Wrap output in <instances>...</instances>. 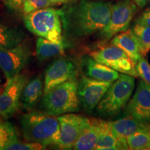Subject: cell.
<instances>
[{"mask_svg": "<svg viewBox=\"0 0 150 150\" xmlns=\"http://www.w3.org/2000/svg\"><path fill=\"white\" fill-rule=\"evenodd\" d=\"M112 81H103L82 76L78 82V95L81 104L91 113L97 107Z\"/></svg>", "mask_w": 150, "mask_h": 150, "instance_id": "8fae6325", "label": "cell"}, {"mask_svg": "<svg viewBox=\"0 0 150 150\" xmlns=\"http://www.w3.org/2000/svg\"><path fill=\"white\" fill-rule=\"evenodd\" d=\"M7 7L15 11H22L23 0H2Z\"/></svg>", "mask_w": 150, "mask_h": 150, "instance_id": "83f0119b", "label": "cell"}, {"mask_svg": "<svg viewBox=\"0 0 150 150\" xmlns=\"http://www.w3.org/2000/svg\"><path fill=\"white\" fill-rule=\"evenodd\" d=\"M131 31L138 40L142 55L146 56L150 51V27L136 23Z\"/></svg>", "mask_w": 150, "mask_h": 150, "instance_id": "603a6c76", "label": "cell"}, {"mask_svg": "<svg viewBox=\"0 0 150 150\" xmlns=\"http://www.w3.org/2000/svg\"><path fill=\"white\" fill-rule=\"evenodd\" d=\"M21 127L27 142L40 143L45 147L58 145L60 125L56 116L43 110H30L21 118Z\"/></svg>", "mask_w": 150, "mask_h": 150, "instance_id": "7a4b0ae2", "label": "cell"}, {"mask_svg": "<svg viewBox=\"0 0 150 150\" xmlns=\"http://www.w3.org/2000/svg\"><path fill=\"white\" fill-rule=\"evenodd\" d=\"M50 0H23L22 11L24 15L47 7L52 6Z\"/></svg>", "mask_w": 150, "mask_h": 150, "instance_id": "d4e9b609", "label": "cell"}, {"mask_svg": "<svg viewBox=\"0 0 150 150\" xmlns=\"http://www.w3.org/2000/svg\"><path fill=\"white\" fill-rule=\"evenodd\" d=\"M81 65L86 76L94 79L113 82L120 76L117 71L99 63L90 56L82 58Z\"/></svg>", "mask_w": 150, "mask_h": 150, "instance_id": "5bb4252c", "label": "cell"}, {"mask_svg": "<svg viewBox=\"0 0 150 150\" xmlns=\"http://www.w3.org/2000/svg\"><path fill=\"white\" fill-rule=\"evenodd\" d=\"M110 44L122 49L132 60L135 65L142 56L138 40L131 29L114 35L110 40Z\"/></svg>", "mask_w": 150, "mask_h": 150, "instance_id": "e0dca14e", "label": "cell"}, {"mask_svg": "<svg viewBox=\"0 0 150 150\" xmlns=\"http://www.w3.org/2000/svg\"><path fill=\"white\" fill-rule=\"evenodd\" d=\"M90 56L96 61L107 65L118 72L134 77L138 76L135 63L122 49L117 46L111 45L103 47L92 52Z\"/></svg>", "mask_w": 150, "mask_h": 150, "instance_id": "ba28073f", "label": "cell"}, {"mask_svg": "<svg viewBox=\"0 0 150 150\" xmlns=\"http://www.w3.org/2000/svg\"><path fill=\"white\" fill-rule=\"evenodd\" d=\"M51 1L52 6L55 5H60L62 4H66L70 2L72 0H50Z\"/></svg>", "mask_w": 150, "mask_h": 150, "instance_id": "4dcf8cb0", "label": "cell"}, {"mask_svg": "<svg viewBox=\"0 0 150 150\" xmlns=\"http://www.w3.org/2000/svg\"><path fill=\"white\" fill-rule=\"evenodd\" d=\"M24 23L30 32L52 42L63 41L60 11L51 6L24 15Z\"/></svg>", "mask_w": 150, "mask_h": 150, "instance_id": "5b68a950", "label": "cell"}, {"mask_svg": "<svg viewBox=\"0 0 150 150\" xmlns=\"http://www.w3.org/2000/svg\"><path fill=\"white\" fill-rule=\"evenodd\" d=\"M95 149H129V147L115 136L110 128L109 122L101 120L100 129Z\"/></svg>", "mask_w": 150, "mask_h": 150, "instance_id": "ac0fdd59", "label": "cell"}, {"mask_svg": "<svg viewBox=\"0 0 150 150\" xmlns=\"http://www.w3.org/2000/svg\"><path fill=\"white\" fill-rule=\"evenodd\" d=\"M135 65L138 76L150 85V64L145 56H142Z\"/></svg>", "mask_w": 150, "mask_h": 150, "instance_id": "484cf974", "label": "cell"}, {"mask_svg": "<svg viewBox=\"0 0 150 150\" xmlns=\"http://www.w3.org/2000/svg\"><path fill=\"white\" fill-rule=\"evenodd\" d=\"M29 79L28 72H20L7 79L4 88L0 93V117L7 119L16 113L20 105L22 91Z\"/></svg>", "mask_w": 150, "mask_h": 150, "instance_id": "52a82bcc", "label": "cell"}, {"mask_svg": "<svg viewBox=\"0 0 150 150\" xmlns=\"http://www.w3.org/2000/svg\"><path fill=\"white\" fill-rule=\"evenodd\" d=\"M26 34L16 27H9L0 22V48H11L23 42Z\"/></svg>", "mask_w": 150, "mask_h": 150, "instance_id": "44dd1931", "label": "cell"}, {"mask_svg": "<svg viewBox=\"0 0 150 150\" xmlns=\"http://www.w3.org/2000/svg\"><path fill=\"white\" fill-rule=\"evenodd\" d=\"M134 76L125 74H120L97 105V114L102 117L117 115L127 106L134 92Z\"/></svg>", "mask_w": 150, "mask_h": 150, "instance_id": "277c9868", "label": "cell"}, {"mask_svg": "<svg viewBox=\"0 0 150 150\" xmlns=\"http://www.w3.org/2000/svg\"><path fill=\"white\" fill-rule=\"evenodd\" d=\"M57 118L60 125V138L57 146L65 149L74 147L82 133L89 127L91 120L72 112L59 115Z\"/></svg>", "mask_w": 150, "mask_h": 150, "instance_id": "9c48e42d", "label": "cell"}, {"mask_svg": "<svg viewBox=\"0 0 150 150\" xmlns=\"http://www.w3.org/2000/svg\"><path fill=\"white\" fill-rule=\"evenodd\" d=\"M31 51L25 42L11 48H0V68L6 79L13 77L27 66Z\"/></svg>", "mask_w": 150, "mask_h": 150, "instance_id": "30bf717a", "label": "cell"}, {"mask_svg": "<svg viewBox=\"0 0 150 150\" xmlns=\"http://www.w3.org/2000/svg\"><path fill=\"white\" fill-rule=\"evenodd\" d=\"M110 128L115 136L123 144L127 145V138L137 131L150 129L147 123L140 122L132 117L121 118L109 122Z\"/></svg>", "mask_w": 150, "mask_h": 150, "instance_id": "9a60e30c", "label": "cell"}, {"mask_svg": "<svg viewBox=\"0 0 150 150\" xmlns=\"http://www.w3.org/2000/svg\"><path fill=\"white\" fill-rule=\"evenodd\" d=\"M0 82H1V79H0Z\"/></svg>", "mask_w": 150, "mask_h": 150, "instance_id": "1f68e13d", "label": "cell"}, {"mask_svg": "<svg viewBox=\"0 0 150 150\" xmlns=\"http://www.w3.org/2000/svg\"><path fill=\"white\" fill-rule=\"evenodd\" d=\"M44 94V85L40 76L31 79L24 86L20 97V104L26 110H32L35 108Z\"/></svg>", "mask_w": 150, "mask_h": 150, "instance_id": "2e32d148", "label": "cell"}, {"mask_svg": "<svg viewBox=\"0 0 150 150\" xmlns=\"http://www.w3.org/2000/svg\"><path fill=\"white\" fill-rule=\"evenodd\" d=\"M65 47V44L64 41L55 42L39 37L36 40L35 54L38 60L45 61L63 54Z\"/></svg>", "mask_w": 150, "mask_h": 150, "instance_id": "ffe728a7", "label": "cell"}, {"mask_svg": "<svg viewBox=\"0 0 150 150\" xmlns=\"http://www.w3.org/2000/svg\"><path fill=\"white\" fill-rule=\"evenodd\" d=\"M136 11L137 6L132 0H120L112 5L108 22L99 33L101 38L106 41L128 30Z\"/></svg>", "mask_w": 150, "mask_h": 150, "instance_id": "8992f818", "label": "cell"}, {"mask_svg": "<svg viewBox=\"0 0 150 150\" xmlns=\"http://www.w3.org/2000/svg\"><path fill=\"white\" fill-rule=\"evenodd\" d=\"M112 4L95 0H79L60 11L62 28L67 36L84 38L105 27L110 19Z\"/></svg>", "mask_w": 150, "mask_h": 150, "instance_id": "6da1fadb", "label": "cell"}, {"mask_svg": "<svg viewBox=\"0 0 150 150\" xmlns=\"http://www.w3.org/2000/svg\"><path fill=\"white\" fill-rule=\"evenodd\" d=\"M126 107V114L144 123H150V85L140 81L134 96Z\"/></svg>", "mask_w": 150, "mask_h": 150, "instance_id": "4fadbf2b", "label": "cell"}, {"mask_svg": "<svg viewBox=\"0 0 150 150\" xmlns=\"http://www.w3.org/2000/svg\"><path fill=\"white\" fill-rule=\"evenodd\" d=\"M78 82L76 79L67 81L43 94L40 107L52 115L59 116L79 110Z\"/></svg>", "mask_w": 150, "mask_h": 150, "instance_id": "3957f363", "label": "cell"}, {"mask_svg": "<svg viewBox=\"0 0 150 150\" xmlns=\"http://www.w3.org/2000/svg\"><path fill=\"white\" fill-rule=\"evenodd\" d=\"M45 149V147L40 143L32 142H16L11 144L5 148V150H40Z\"/></svg>", "mask_w": 150, "mask_h": 150, "instance_id": "4316f807", "label": "cell"}, {"mask_svg": "<svg viewBox=\"0 0 150 150\" xmlns=\"http://www.w3.org/2000/svg\"><path fill=\"white\" fill-rule=\"evenodd\" d=\"M77 72L76 65L70 60L64 58L54 60L45 70L44 94L67 81L76 79Z\"/></svg>", "mask_w": 150, "mask_h": 150, "instance_id": "7c38bea8", "label": "cell"}, {"mask_svg": "<svg viewBox=\"0 0 150 150\" xmlns=\"http://www.w3.org/2000/svg\"><path fill=\"white\" fill-rule=\"evenodd\" d=\"M136 23L145 24L150 27V8L144 11L141 16L138 17L136 20Z\"/></svg>", "mask_w": 150, "mask_h": 150, "instance_id": "f1b7e54d", "label": "cell"}, {"mask_svg": "<svg viewBox=\"0 0 150 150\" xmlns=\"http://www.w3.org/2000/svg\"><path fill=\"white\" fill-rule=\"evenodd\" d=\"M18 141L13 125L7 121L0 120V150H5L7 146Z\"/></svg>", "mask_w": 150, "mask_h": 150, "instance_id": "cb8c5ba5", "label": "cell"}, {"mask_svg": "<svg viewBox=\"0 0 150 150\" xmlns=\"http://www.w3.org/2000/svg\"><path fill=\"white\" fill-rule=\"evenodd\" d=\"M132 1L139 8H143L146 5L150 3V0H132Z\"/></svg>", "mask_w": 150, "mask_h": 150, "instance_id": "f546056e", "label": "cell"}, {"mask_svg": "<svg viewBox=\"0 0 150 150\" xmlns=\"http://www.w3.org/2000/svg\"><path fill=\"white\" fill-rule=\"evenodd\" d=\"M127 142L129 149H150V129L138 131L127 137Z\"/></svg>", "mask_w": 150, "mask_h": 150, "instance_id": "7402d4cb", "label": "cell"}, {"mask_svg": "<svg viewBox=\"0 0 150 150\" xmlns=\"http://www.w3.org/2000/svg\"><path fill=\"white\" fill-rule=\"evenodd\" d=\"M101 120L91 119V124L75 142L73 149L76 150L95 149L100 129Z\"/></svg>", "mask_w": 150, "mask_h": 150, "instance_id": "d6986e66", "label": "cell"}]
</instances>
